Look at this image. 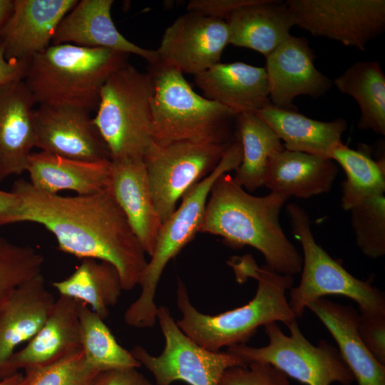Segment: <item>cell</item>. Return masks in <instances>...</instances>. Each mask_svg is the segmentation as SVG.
<instances>
[{"instance_id":"obj_1","label":"cell","mask_w":385,"mask_h":385,"mask_svg":"<svg viewBox=\"0 0 385 385\" xmlns=\"http://www.w3.org/2000/svg\"><path fill=\"white\" fill-rule=\"evenodd\" d=\"M11 191L19 204L0 218V225L39 224L53 235L61 252L113 265L123 290L138 285L148 262L145 253L108 187L90 195L61 196L19 179Z\"/></svg>"},{"instance_id":"obj_2","label":"cell","mask_w":385,"mask_h":385,"mask_svg":"<svg viewBox=\"0 0 385 385\" xmlns=\"http://www.w3.org/2000/svg\"><path fill=\"white\" fill-rule=\"evenodd\" d=\"M227 264L237 282L255 279L256 293L242 307L209 315L192 304L185 284L178 279L176 303L182 317L176 322L192 340L206 349L220 351L224 346L245 344L261 326L281 322L288 327L297 320L286 296L294 282L292 275L279 274L266 265L260 267L250 255L232 257Z\"/></svg>"},{"instance_id":"obj_3","label":"cell","mask_w":385,"mask_h":385,"mask_svg":"<svg viewBox=\"0 0 385 385\" xmlns=\"http://www.w3.org/2000/svg\"><path fill=\"white\" fill-rule=\"evenodd\" d=\"M289 197L270 192L254 196L227 173L213 184L199 232L217 235L229 247L251 246L265 257L266 265L282 274L302 270V257L279 223V213Z\"/></svg>"},{"instance_id":"obj_4","label":"cell","mask_w":385,"mask_h":385,"mask_svg":"<svg viewBox=\"0 0 385 385\" xmlns=\"http://www.w3.org/2000/svg\"><path fill=\"white\" fill-rule=\"evenodd\" d=\"M127 54L76 46L51 44L29 61L24 78L36 103L96 110L101 88Z\"/></svg>"},{"instance_id":"obj_5","label":"cell","mask_w":385,"mask_h":385,"mask_svg":"<svg viewBox=\"0 0 385 385\" xmlns=\"http://www.w3.org/2000/svg\"><path fill=\"white\" fill-rule=\"evenodd\" d=\"M153 86V141L190 140L210 143L232 141L237 114L200 96L183 73L159 61L149 64Z\"/></svg>"},{"instance_id":"obj_6","label":"cell","mask_w":385,"mask_h":385,"mask_svg":"<svg viewBox=\"0 0 385 385\" xmlns=\"http://www.w3.org/2000/svg\"><path fill=\"white\" fill-rule=\"evenodd\" d=\"M242 158L241 144L235 136L216 168L182 197L180 206L162 223L155 250L138 284L140 293L124 313L127 325L135 328H150L155 325L158 309L155 296L163 270L199 232L208 196L216 180L235 170Z\"/></svg>"},{"instance_id":"obj_7","label":"cell","mask_w":385,"mask_h":385,"mask_svg":"<svg viewBox=\"0 0 385 385\" xmlns=\"http://www.w3.org/2000/svg\"><path fill=\"white\" fill-rule=\"evenodd\" d=\"M150 74L128 62L104 83L93 121L111 160L143 158L153 142Z\"/></svg>"},{"instance_id":"obj_8","label":"cell","mask_w":385,"mask_h":385,"mask_svg":"<svg viewBox=\"0 0 385 385\" xmlns=\"http://www.w3.org/2000/svg\"><path fill=\"white\" fill-rule=\"evenodd\" d=\"M286 209L292 233L303 250L301 280L298 286L289 289L288 301L295 317H301L310 302L329 294L354 300L360 312L384 314L382 292L370 281L351 275L316 242L304 209L295 203L287 205Z\"/></svg>"},{"instance_id":"obj_9","label":"cell","mask_w":385,"mask_h":385,"mask_svg":"<svg viewBox=\"0 0 385 385\" xmlns=\"http://www.w3.org/2000/svg\"><path fill=\"white\" fill-rule=\"evenodd\" d=\"M264 327L269 339L267 345L253 347L237 344L227 350L246 364L253 361L270 364L306 385H331L334 382L350 385L355 380L339 350L326 340L313 345L301 332L297 320L287 327L289 336L283 333L277 322Z\"/></svg>"},{"instance_id":"obj_10","label":"cell","mask_w":385,"mask_h":385,"mask_svg":"<svg viewBox=\"0 0 385 385\" xmlns=\"http://www.w3.org/2000/svg\"><path fill=\"white\" fill-rule=\"evenodd\" d=\"M156 319L165 338L162 353L151 355L141 346L130 351L153 375L156 385H171L175 381L189 385H219L227 369L246 365L227 350L212 351L198 345L180 329L166 307H158Z\"/></svg>"},{"instance_id":"obj_11","label":"cell","mask_w":385,"mask_h":385,"mask_svg":"<svg viewBox=\"0 0 385 385\" xmlns=\"http://www.w3.org/2000/svg\"><path fill=\"white\" fill-rule=\"evenodd\" d=\"M230 143H152L143 161L153 201L162 223L175 210L178 200L216 168Z\"/></svg>"},{"instance_id":"obj_12","label":"cell","mask_w":385,"mask_h":385,"mask_svg":"<svg viewBox=\"0 0 385 385\" xmlns=\"http://www.w3.org/2000/svg\"><path fill=\"white\" fill-rule=\"evenodd\" d=\"M296 26L365 51L385 29L384 0H287Z\"/></svg>"},{"instance_id":"obj_13","label":"cell","mask_w":385,"mask_h":385,"mask_svg":"<svg viewBox=\"0 0 385 385\" xmlns=\"http://www.w3.org/2000/svg\"><path fill=\"white\" fill-rule=\"evenodd\" d=\"M229 40L225 21L188 11L165 30L155 51L159 62L195 76L220 63Z\"/></svg>"},{"instance_id":"obj_14","label":"cell","mask_w":385,"mask_h":385,"mask_svg":"<svg viewBox=\"0 0 385 385\" xmlns=\"http://www.w3.org/2000/svg\"><path fill=\"white\" fill-rule=\"evenodd\" d=\"M90 113L68 105L39 104L33 114L35 147L67 158L111 160L108 148Z\"/></svg>"},{"instance_id":"obj_15","label":"cell","mask_w":385,"mask_h":385,"mask_svg":"<svg viewBox=\"0 0 385 385\" xmlns=\"http://www.w3.org/2000/svg\"><path fill=\"white\" fill-rule=\"evenodd\" d=\"M314 53L304 38L290 36L266 57V70L271 104L296 110L299 96L317 98L325 94L332 81L317 69Z\"/></svg>"},{"instance_id":"obj_16","label":"cell","mask_w":385,"mask_h":385,"mask_svg":"<svg viewBox=\"0 0 385 385\" xmlns=\"http://www.w3.org/2000/svg\"><path fill=\"white\" fill-rule=\"evenodd\" d=\"M76 0H14L12 11L0 32L7 59L29 61L51 45L63 17Z\"/></svg>"},{"instance_id":"obj_17","label":"cell","mask_w":385,"mask_h":385,"mask_svg":"<svg viewBox=\"0 0 385 385\" xmlns=\"http://www.w3.org/2000/svg\"><path fill=\"white\" fill-rule=\"evenodd\" d=\"M113 0H81L63 17L51 44L70 43L133 54L149 64L158 61L155 50L137 46L123 36L111 18Z\"/></svg>"},{"instance_id":"obj_18","label":"cell","mask_w":385,"mask_h":385,"mask_svg":"<svg viewBox=\"0 0 385 385\" xmlns=\"http://www.w3.org/2000/svg\"><path fill=\"white\" fill-rule=\"evenodd\" d=\"M56 299L40 273L19 286L0 308V381L10 376L7 366L14 349L40 330Z\"/></svg>"},{"instance_id":"obj_19","label":"cell","mask_w":385,"mask_h":385,"mask_svg":"<svg viewBox=\"0 0 385 385\" xmlns=\"http://www.w3.org/2000/svg\"><path fill=\"white\" fill-rule=\"evenodd\" d=\"M35 104L24 80L0 86V182L26 172L35 147Z\"/></svg>"},{"instance_id":"obj_20","label":"cell","mask_w":385,"mask_h":385,"mask_svg":"<svg viewBox=\"0 0 385 385\" xmlns=\"http://www.w3.org/2000/svg\"><path fill=\"white\" fill-rule=\"evenodd\" d=\"M108 188L143 251L150 257L162 222L153 201L143 158L111 160Z\"/></svg>"},{"instance_id":"obj_21","label":"cell","mask_w":385,"mask_h":385,"mask_svg":"<svg viewBox=\"0 0 385 385\" xmlns=\"http://www.w3.org/2000/svg\"><path fill=\"white\" fill-rule=\"evenodd\" d=\"M78 304L59 295L40 330L11 357L7 366L9 376L19 369L55 363L81 350Z\"/></svg>"},{"instance_id":"obj_22","label":"cell","mask_w":385,"mask_h":385,"mask_svg":"<svg viewBox=\"0 0 385 385\" xmlns=\"http://www.w3.org/2000/svg\"><path fill=\"white\" fill-rule=\"evenodd\" d=\"M204 97L235 113H255L271 104L266 70L242 62L218 63L194 76Z\"/></svg>"},{"instance_id":"obj_23","label":"cell","mask_w":385,"mask_h":385,"mask_svg":"<svg viewBox=\"0 0 385 385\" xmlns=\"http://www.w3.org/2000/svg\"><path fill=\"white\" fill-rule=\"evenodd\" d=\"M307 307L332 335L358 385H385V365L374 358L361 339L359 313L353 307L324 298L310 302Z\"/></svg>"},{"instance_id":"obj_24","label":"cell","mask_w":385,"mask_h":385,"mask_svg":"<svg viewBox=\"0 0 385 385\" xmlns=\"http://www.w3.org/2000/svg\"><path fill=\"white\" fill-rule=\"evenodd\" d=\"M229 44L254 50L267 57L291 35L296 20L285 1L254 0L225 21Z\"/></svg>"},{"instance_id":"obj_25","label":"cell","mask_w":385,"mask_h":385,"mask_svg":"<svg viewBox=\"0 0 385 385\" xmlns=\"http://www.w3.org/2000/svg\"><path fill=\"white\" fill-rule=\"evenodd\" d=\"M111 160L87 161L41 151L32 153L26 172L36 189L48 194L63 190L90 195L108 187Z\"/></svg>"},{"instance_id":"obj_26","label":"cell","mask_w":385,"mask_h":385,"mask_svg":"<svg viewBox=\"0 0 385 385\" xmlns=\"http://www.w3.org/2000/svg\"><path fill=\"white\" fill-rule=\"evenodd\" d=\"M337 173L332 159L284 149L270 158L264 186L288 197L308 199L328 192Z\"/></svg>"},{"instance_id":"obj_27","label":"cell","mask_w":385,"mask_h":385,"mask_svg":"<svg viewBox=\"0 0 385 385\" xmlns=\"http://www.w3.org/2000/svg\"><path fill=\"white\" fill-rule=\"evenodd\" d=\"M284 142V149L332 159L333 151L343 145L342 136L347 128L343 118L332 121L312 119L296 111L270 104L255 113Z\"/></svg>"},{"instance_id":"obj_28","label":"cell","mask_w":385,"mask_h":385,"mask_svg":"<svg viewBox=\"0 0 385 385\" xmlns=\"http://www.w3.org/2000/svg\"><path fill=\"white\" fill-rule=\"evenodd\" d=\"M235 128L242 158L232 179L242 188L253 192L264 186L270 158L284 148L272 128L255 113L238 114Z\"/></svg>"},{"instance_id":"obj_29","label":"cell","mask_w":385,"mask_h":385,"mask_svg":"<svg viewBox=\"0 0 385 385\" xmlns=\"http://www.w3.org/2000/svg\"><path fill=\"white\" fill-rule=\"evenodd\" d=\"M59 295L83 302L105 320L109 308L118 302L123 290L120 275L111 264L83 259L66 279L53 282Z\"/></svg>"},{"instance_id":"obj_30","label":"cell","mask_w":385,"mask_h":385,"mask_svg":"<svg viewBox=\"0 0 385 385\" xmlns=\"http://www.w3.org/2000/svg\"><path fill=\"white\" fill-rule=\"evenodd\" d=\"M332 83L357 102L361 111L359 129L385 135V75L378 61H357Z\"/></svg>"},{"instance_id":"obj_31","label":"cell","mask_w":385,"mask_h":385,"mask_svg":"<svg viewBox=\"0 0 385 385\" xmlns=\"http://www.w3.org/2000/svg\"><path fill=\"white\" fill-rule=\"evenodd\" d=\"M331 158L346 174L341 184V205L344 210L385 193L384 157L376 160L365 149L353 150L343 144L333 151Z\"/></svg>"},{"instance_id":"obj_32","label":"cell","mask_w":385,"mask_h":385,"mask_svg":"<svg viewBox=\"0 0 385 385\" xmlns=\"http://www.w3.org/2000/svg\"><path fill=\"white\" fill-rule=\"evenodd\" d=\"M78 316L81 351L90 367L100 373L141 366L130 351L118 343L104 320L81 302Z\"/></svg>"},{"instance_id":"obj_33","label":"cell","mask_w":385,"mask_h":385,"mask_svg":"<svg viewBox=\"0 0 385 385\" xmlns=\"http://www.w3.org/2000/svg\"><path fill=\"white\" fill-rule=\"evenodd\" d=\"M43 261L34 247L0 237V308L19 286L41 273Z\"/></svg>"},{"instance_id":"obj_34","label":"cell","mask_w":385,"mask_h":385,"mask_svg":"<svg viewBox=\"0 0 385 385\" xmlns=\"http://www.w3.org/2000/svg\"><path fill=\"white\" fill-rule=\"evenodd\" d=\"M351 224L356 242L371 259L385 255V195L371 196L352 207Z\"/></svg>"},{"instance_id":"obj_35","label":"cell","mask_w":385,"mask_h":385,"mask_svg":"<svg viewBox=\"0 0 385 385\" xmlns=\"http://www.w3.org/2000/svg\"><path fill=\"white\" fill-rule=\"evenodd\" d=\"M20 385H93L99 374L79 351L55 363L25 369Z\"/></svg>"},{"instance_id":"obj_36","label":"cell","mask_w":385,"mask_h":385,"mask_svg":"<svg viewBox=\"0 0 385 385\" xmlns=\"http://www.w3.org/2000/svg\"><path fill=\"white\" fill-rule=\"evenodd\" d=\"M219 385H290L288 376L270 364L253 361L227 369Z\"/></svg>"},{"instance_id":"obj_37","label":"cell","mask_w":385,"mask_h":385,"mask_svg":"<svg viewBox=\"0 0 385 385\" xmlns=\"http://www.w3.org/2000/svg\"><path fill=\"white\" fill-rule=\"evenodd\" d=\"M357 329L371 354L385 365V314L359 313Z\"/></svg>"},{"instance_id":"obj_38","label":"cell","mask_w":385,"mask_h":385,"mask_svg":"<svg viewBox=\"0 0 385 385\" xmlns=\"http://www.w3.org/2000/svg\"><path fill=\"white\" fill-rule=\"evenodd\" d=\"M254 0H191L188 2V11L226 21L237 9L252 3Z\"/></svg>"},{"instance_id":"obj_39","label":"cell","mask_w":385,"mask_h":385,"mask_svg":"<svg viewBox=\"0 0 385 385\" xmlns=\"http://www.w3.org/2000/svg\"><path fill=\"white\" fill-rule=\"evenodd\" d=\"M93 385H153L137 368L111 369L100 372Z\"/></svg>"},{"instance_id":"obj_40","label":"cell","mask_w":385,"mask_h":385,"mask_svg":"<svg viewBox=\"0 0 385 385\" xmlns=\"http://www.w3.org/2000/svg\"><path fill=\"white\" fill-rule=\"evenodd\" d=\"M29 61L7 59L0 44V86L18 80H24Z\"/></svg>"},{"instance_id":"obj_41","label":"cell","mask_w":385,"mask_h":385,"mask_svg":"<svg viewBox=\"0 0 385 385\" xmlns=\"http://www.w3.org/2000/svg\"><path fill=\"white\" fill-rule=\"evenodd\" d=\"M19 204V199L15 193L0 190V218L10 214Z\"/></svg>"},{"instance_id":"obj_42","label":"cell","mask_w":385,"mask_h":385,"mask_svg":"<svg viewBox=\"0 0 385 385\" xmlns=\"http://www.w3.org/2000/svg\"><path fill=\"white\" fill-rule=\"evenodd\" d=\"M14 0H0V32L13 8Z\"/></svg>"},{"instance_id":"obj_43","label":"cell","mask_w":385,"mask_h":385,"mask_svg":"<svg viewBox=\"0 0 385 385\" xmlns=\"http://www.w3.org/2000/svg\"><path fill=\"white\" fill-rule=\"evenodd\" d=\"M24 374L19 371L0 381V385H20Z\"/></svg>"}]
</instances>
